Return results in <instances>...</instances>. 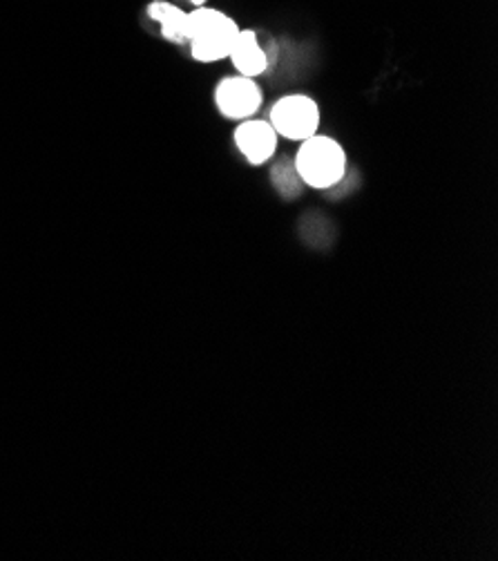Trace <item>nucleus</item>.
I'll list each match as a JSON object with an SVG mask.
<instances>
[{"mask_svg":"<svg viewBox=\"0 0 498 561\" xmlns=\"http://www.w3.org/2000/svg\"><path fill=\"white\" fill-rule=\"evenodd\" d=\"M238 34L240 25L219 10L204 5L188 14V43L193 59L199 64L229 59Z\"/></svg>","mask_w":498,"mask_h":561,"instance_id":"obj_1","label":"nucleus"},{"mask_svg":"<svg viewBox=\"0 0 498 561\" xmlns=\"http://www.w3.org/2000/svg\"><path fill=\"white\" fill-rule=\"evenodd\" d=\"M296 171L311 188L336 186L347 173L345 148L336 139L313 135L304 139L298 150Z\"/></svg>","mask_w":498,"mask_h":561,"instance_id":"obj_2","label":"nucleus"},{"mask_svg":"<svg viewBox=\"0 0 498 561\" xmlns=\"http://www.w3.org/2000/svg\"><path fill=\"white\" fill-rule=\"evenodd\" d=\"M270 126L287 139L304 141L317 135L320 107L306 94H289L270 107Z\"/></svg>","mask_w":498,"mask_h":561,"instance_id":"obj_3","label":"nucleus"},{"mask_svg":"<svg viewBox=\"0 0 498 561\" xmlns=\"http://www.w3.org/2000/svg\"><path fill=\"white\" fill-rule=\"evenodd\" d=\"M215 103L229 119H248L262 105V90L251 77H229L215 88Z\"/></svg>","mask_w":498,"mask_h":561,"instance_id":"obj_4","label":"nucleus"},{"mask_svg":"<svg viewBox=\"0 0 498 561\" xmlns=\"http://www.w3.org/2000/svg\"><path fill=\"white\" fill-rule=\"evenodd\" d=\"M235 144L248 163L259 165L266 163L278 148V133L268 122H244L235 130Z\"/></svg>","mask_w":498,"mask_h":561,"instance_id":"obj_5","label":"nucleus"},{"mask_svg":"<svg viewBox=\"0 0 498 561\" xmlns=\"http://www.w3.org/2000/svg\"><path fill=\"white\" fill-rule=\"evenodd\" d=\"M229 59L242 77L255 79L268 70V54L266 49H262L253 30H240Z\"/></svg>","mask_w":498,"mask_h":561,"instance_id":"obj_6","label":"nucleus"},{"mask_svg":"<svg viewBox=\"0 0 498 561\" xmlns=\"http://www.w3.org/2000/svg\"><path fill=\"white\" fill-rule=\"evenodd\" d=\"M148 14L152 21L161 25L163 38H169L171 43L184 45L188 43V14L171 3H163V0H154V3L148 8Z\"/></svg>","mask_w":498,"mask_h":561,"instance_id":"obj_7","label":"nucleus"},{"mask_svg":"<svg viewBox=\"0 0 498 561\" xmlns=\"http://www.w3.org/2000/svg\"><path fill=\"white\" fill-rule=\"evenodd\" d=\"M190 3H193L195 8H204V5H206V0H190Z\"/></svg>","mask_w":498,"mask_h":561,"instance_id":"obj_8","label":"nucleus"}]
</instances>
